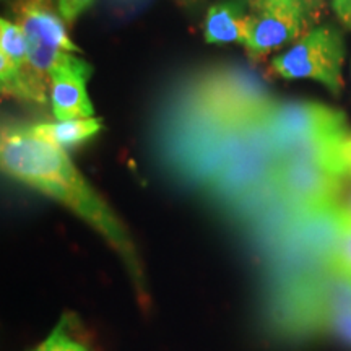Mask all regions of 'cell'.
Masks as SVG:
<instances>
[{"instance_id": "6", "label": "cell", "mask_w": 351, "mask_h": 351, "mask_svg": "<svg viewBox=\"0 0 351 351\" xmlns=\"http://www.w3.org/2000/svg\"><path fill=\"white\" fill-rule=\"evenodd\" d=\"M343 178L317 165L280 161L274 169V191L304 215L335 207Z\"/></svg>"}, {"instance_id": "1", "label": "cell", "mask_w": 351, "mask_h": 351, "mask_svg": "<svg viewBox=\"0 0 351 351\" xmlns=\"http://www.w3.org/2000/svg\"><path fill=\"white\" fill-rule=\"evenodd\" d=\"M0 163L10 178L52 197L85 219L121 254L135 282L142 280L129 232L69 160L64 148L34 137L28 125L7 124L0 137Z\"/></svg>"}, {"instance_id": "8", "label": "cell", "mask_w": 351, "mask_h": 351, "mask_svg": "<svg viewBox=\"0 0 351 351\" xmlns=\"http://www.w3.org/2000/svg\"><path fill=\"white\" fill-rule=\"evenodd\" d=\"M91 65L73 52L64 54L52 67L51 104L57 121H73L95 117V108L88 96L86 83L90 80Z\"/></svg>"}, {"instance_id": "12", "label": "cell", "mask_w": 351, "mask_h": 351, "mask_svg": "<svg viewBox=\"0 0 351 351\" xmlns=\"http://www.w3.org/2000/svg\"><path fill=\"white\" fill-rule=\"evenodd\" d=\"M33 351H88L82 343H78L77 340L70 339L65 332V322L59 324L54 328V332L43 341L41 345L36 346Z\"/></svg>"}, {"instance_id": "7", "label": "cell", "mask_w": 351, "mask_h": 351, "mask_svg": "<svg viewBox=\"0 0 351 351\" xmlns=\"http://www.w3.org/2000/svg\"><path fill=\"white\" fill-rule=\"evenodd\" d=\"M0 85L3 98L47 103V90L33 73L23 32L15 21H0Z\"/></svg>"}, {"instance_id": "5", "label": "cell", "mask_w": 351, "mask_h": 351, "mask_svg": "<svg viewBox=\"0 0 351 351\" xmlns=\"http://www.w3.org/2000/svg\"><path fill=\"white\" fill-rule=\"evenodd\" d=\"M15 23L20 26L28 46V59L33 73L49 90L51 70L64 54H80L82 49L69 36L65 21L51 0H19L15 8Z\"/></svg>"}, {"instance_id": "9", "label": "cell", "mask_w": 351, "mask_h": 351, "mask_svg": "<svg viewBox=\"0 0 351 351\" xmlns=\"http://www.w3.org/2000/svg\"><path fill=\"white\" fill-rule=\"evenodd\" d=\"M251 0H219L208 8L204 38L210 44H245V25Z\"/></svg>"}, {"instance_id": "10", "label": "cell", "mask_w": 351, "mask_h": 351, "mask_svg": "<svg viewBox=\"0 0 351 351\" xmlns=\"http://www.w3.org/2000/svg\"><path fill=\"white\" fill-rule=\"evenodd\" d=\"M103 129V121L99 117H88V119L43 122V124L29 125V130L34 137L49 142L56 147L65 148L70 145L80 143L83 140L91 138Z\"/></svg>"}, {"instance_id": "3", "label": "cell", "mask_w": 351, "mask_h": 351, "mask_svg": "<svg viewBox=\"0 0 351 351\" xmlns=\"http://www.w3.org/2000/svg\"><path fill=\"white\" fill-rule=\"evenodd\" d=\"M345 41L340 29L319 25L270 60V72L285 80H314L332 95L343 90Z\"/></svg>"}, {"instance_id": "11", "label": "cell", "mask_w": 351, "mask_h": 351, "mask_svg": "<svg viewBox=\"0 0 351 351\" xmlns=\"http://www.w3.org/2000/svg\"><path fill=\"white\" fill-rule=\"evenodd\" d=\"M328 267L351 276V221L340 208V230L333 243Z\"/></svg>"}, {"instance_id": "4", "label": "cell", "mask_w": 351, "mask_h": 351, "mask_svg": "<svg viewBox=\"0 0 351 351\" xmlns=\"http://www.w3.org/2000/svg\"><path fill=\"white\" fill-rule=\"evenodd\" d=\"M262 127L274 158L296 145L351 132L345 112L320 103L271 104Z\"/></svg>"}, {"instance_id": "15", "label": "cell", "mask_w": 351, "mask_h": 351, "mask_svg": "<svg viewBox=\"0 0 351 351\" xmlns=\"http://www.w3.org/2000/svg\"><path fill=\"white\" fill-rule=\"evenodd\" d=\"M343 213L346 215V218H348L350 221H351V199L348 202V205H346V207H343Z\"/></svg>"}, {"instance_id": "14", "label": "cell", "mask_w": 351, "mask_h": 351, "mask_svg": "<svg viewBox=\"0 0 351 351\" xmlns=\"http://www.w3.org/2000/svg\"><path fill=\"white\" fill-rule=\"evenodd\" d=\"M332 8L341 25L351 29V0H332Z\"/></svg>"}, {"instance_id": "2", "label": "cell", "mask_w": 351, "mask_h": 351, "mask_svg": "<svg viewBox=\"0 0 351 351\" xmlns=\"http://www.w3.org/2000/svg\"><path fill=\"white\" fill-rule=\"evenodd\" d=\"M324 0H251L244 49L254 62L289 47L320 25Z\"/></svg>"}, {"instance_id": "13", "label": "cell", "mask_w": 351, "mask_h": 351, "mask_svg": "<svg viewBox=\"0 0 351 351\" xmlns=\"http://www.w3.org/2000/svg\"><path fill=\"white\" fill-rule=\"evenodd\" d=\"M95 0H57V10L65 21V25L72 26L83 12L93 5Z\"/></svg>"}]
</instances>
